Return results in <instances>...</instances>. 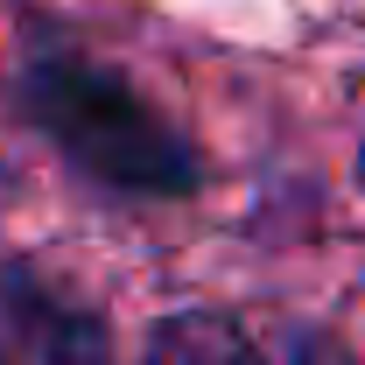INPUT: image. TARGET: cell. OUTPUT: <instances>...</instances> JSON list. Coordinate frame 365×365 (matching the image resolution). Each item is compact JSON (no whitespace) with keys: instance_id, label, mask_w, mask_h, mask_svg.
I'll list each match as a JSON object with an SVG mask.
<instances>
[{"instance_id":"cell-2","label":"cell","mask_w":365,"mask_h":365,"mask_svg":"<svg viewBox=\"0 0 365 365\" xmlns=\"http://www.w3.org/2000/svg\"><path fill=\"white\" fill-rule=\"evenodd\" d=\"M0 365H106V323L29 260H0Z\"/></svg>"},{"instance_id":"cell-3","label":"cell","mask_w":365,"mask_h":365,"mask_svg":"<svg viewBox=\"0 0 365 365\" xmlns=\"http://www.w3.org/2000/svg\"><path fill=\"white\" fill-rule=\"evenodd\" d=\"M140 365H260V351H253V337L232 317H218V309H182V317H169L148 337V359Z\"/></svg>"},{"instance_id":"cell-1","label":"cell","mask_w":365,"mask_h":365,"mask_svg":"<svg viewBox=\"0 0 365 365\" xmlns=\"http://www.w3.org/2000/svg\"><path fill=\"white\" fill-rule=\"evenodd\" d=\"M29 106L43 134L85 169V176L134 190V197H190L197 190V148L140 98L113 63L49 49L29 63Z\"/></svg>"},{"instance_id":"cell-4","label":"cell","mask_w":365,"mask_h":365,"mask_svg":"<svg viewBox=\"0 0 365 365\" xmlns=\"http://www.w3.org/2000/svg\"><path fill=\"white\" fill-rule=\"evenodd\" d=\"M295 365H359V359H351L344 344H330V337H309V344L295 351Z\"/></svg>"}]
</instances>
